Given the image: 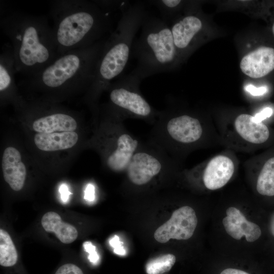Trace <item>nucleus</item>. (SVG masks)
Masks as SVG:
<instances>
[{
  "label": "nucleus",
  "mask_w": 274,
  "mask_h": 274,
  "mask_svg": "<svg viewBox=\"0 0 274 274\" xmlns=\"http://www.w3.org/2000/svg\"><path fill=\"white\" fill-rule=\"evenodd\" d=\"M0 26L10 41L16 74L32 77L59 56L52 28L45 16L1 5Z\"/></svg>",
  "instance_id": "nucleus-1"
},
{
  "label": "nucleus",
  "mask_w": 274,
  "mask_h": 274,
  "mask_svg": "<svg viewBox=\"0 0 274 274\" xmlns=\"http://www.w3.org/2000/svg\"><path fill=\"white\" fill-rule=\"evenodd\" d=\"M50 7L59 56L95 44L110 30V17L95 1H54Z\"/></svg>",
  "instance_id": "nucleus-2"
},
{
  "label": "nucleus",
  "mask_w": 274,
  "mask_h": 274,
  "mask_svg": "<svg viewBox=\"0 0 274 274\" xmlns=\"http://www.w3.org/2000/svg\"><path fill=\"white\" fill-rule=\"evenodd\" d=\"M121 11L117 27L106 39L98 59L92 82L88 89L92 104L125 68L135 36L147 13L143 3L127 5Z\"/></svg>",
  "instance_id": "nucleus-3"
},
{
  "label": "nucleus",
  "mask_w": 274,
  "mask_h": 274,
  "mask_svg": "<svg viewBox=\"0 0 274 274\" xmlns=\"http://www.w3.org/2000/svg\"><path fill=\"white\" fill-rule=\"evenodd\" d=\"M107 38L90 47L59 55L40 72L27 78L29 84L45 92L59 94L88 89Z\"/></svg>",
  "instance_id": "nucleus-4"
},
{
  "label": "nucleus",
  "mask_w": 274,
  "mask_h": 274,
  "mask_svg": "<svg viewBox=\"0 0 274 274\" xmlns=\"http://www.w3.org/2000/svg\"><path fill=\"white\" fill-rule=\"evenodd\" d=\"M141 27L140 36L133 45L138 62L131 73L142 80L176 67L180 56L167 23L146 13Z\"/></svg>",
  "instance_id": "nucleus-5"
},
{
  "label": "nucleus",
  "mask_w": 274,
  "mask_h": 274,
  "mask_svg": "<svg viewBox=\"0 0 274 274\" xmlns=\"http://www.w3.org/2000/svg\"><path fill=\"white\" fill-rule=\"evenodd\" d=\"M203 133V126L198 118L186 113L176 114L167 109L160 111L149 141L171 156L179 148L197 144Z\"/></svg>",
  "instance_id": "nucleus-6"
},
{
  "label": "nucleus",
  "mask_w": 274,
  "mask_h": 274,
  "mask_svg": "<svg viewBox=\"0 0 274 274\" xmlns=\"http://www.w3.org/2000/svg\"><path fill=\"white\" fill-rule=\"evenodd\" d=\"M141 80L131 72L114 83L106 90L111 107L123 118L139 119L154 124L160 111L148 102L140 90Z\"/></svg>",
  "instance_id": "nucleus-7"
},
{
  "label": "nucleus",
  "mask_w": 274,
  "mask_h": 274,
  "mask_svg": "<svg viewBox=\"0 0 274 274\" xmlns=\"http://www.w3.org/2000/svg\"><path fill=\"white\" fill-rule=\"evenodd\" d=\"M172 166H174L172 157L148 141L142 143L124 172L132 185L143 186L149 184Z\"/></svg>",
  "instance_id": "nucleus-8"
},
{
  "label": "nucleus",
  "mask_w": 274,
  "mask_h": 274,
  "mask_svg": "<svg viewBox=\"0 0 274 274\" xmlns=\"http://www.w3.org/2000/svg\"><path fill=\"white\" fill-rule=\"evenodd\" d=\"M124 120L118 113L113 130L107 135L105 163L111 170L124 172L133 154L142 144L135 136L129 132L122 123Z\"/></svg>",
  "instance_id": "nucleus-9"
},
{
  "label": "nucleus",
  "mask_w": 274,
  "mask_h": 274,
  "mask_svg": "<svg viewBox=\"0 0 274 274\" xmlns=\"http://www.w3.org/2000/svg\"><path fill=\"white\" fill-rule=\"evenodd\" d=\"M197 225L195 211L191 207L183 206L175 210L169 219L156 230L154 237L161 243L171 238L186 240L193 235Z\"/></svg>",
  "instance_id": "nucleus-10"
},
{
  "label": "nucleus",
  "mask_w": 274,
  "mask_h": 274,
  "mask_svg": "<svg viewBox=\"0 0 274 274\" xmlns=\"http://www.w3.org/2000/svg\"><path fill=\"white\" fill-rule=\"evenodd\" d=\"M202 166V180L206 188L215 190L224 186L231 179L235 170V164L229 156L217 155Z\"/></svg>",
  "instance_id": "nucleus-11"
},
{
  "label": "nucleus",
  "mask_w": 274,
  "mask_h": 274,
  "mask_svg": "<svg viewBox=\"0 0 274 274\" xmlns=\"http://www.w3.org/2000/svg\"><path fill=\"white\" fill-rule=\"evenodd\" d=\"M202 27V21L194 15H187L173 22L170 28L180 57L192 48Z\"/></svg>",
  "instance_id": "nucleus-12"
},
{
  "label": "nucleus",
  "mask_w": 274,
  "mask_h": 274,
  "mask_svg": "<svg viewBox=\"0 0 274 274\" xmlns=\"http://www.w3.org/2000/svg\"><path fill=\"white\" fill-rule=\"evenodd\" d=\"M222 223L227 233L234 239L239 240L245 236L248 242L257 240L261 235L260 227L248 221L242 212L234 207H229Z\"/></svg>",
  "instance_id": "nucleus-13"
},
{
  "label": "nucleus",
  "mask_w": 274,
  "mask_h": 274,
  "mask_svg": "<svg viewBox=\"0 0 274 274\" xmlns=\"http://www.w3.org/2000/svg\"><path fill=\"white\" fill-rule=\"evenodd\" d=\"M239 66L242 72L252 78L265 76L274 70V49L260 47L244 56Z\"/></svg>",
  "instance_id": "nucleus-14"
},
{
  "label": "nucleus",
  "mask_w": 274,
  "mask_h": 274,
  "mask_svg": "<svg viewBox=\"0 0 274 274\" xmlns=\"http://www.w3.org/2000/svg\"><path fill=\"white\" fill-rule=\"evenodd\" d=\"M2 167L4 178L10 187L16 191L21 190L26 179V169L16 148L8 147L5 149Z\"/></svg>",
  "instance_id": "nucleus-15"
},
{
  "label": "nucleus",
  "mask_w": 274,
  "mask_h": 274,
  "mask_svg": "<svg viewBox=\"0 0 274 274\" xmlns=\"http://www.w3.org/2000/svg\"><path fill=\"white\" fill-rule=\"evenodd\" d=\"M233 127L238 135L250 144H262L269 136L267 126L262 122H257L254 116L248 114L238 115L234 120Z\"/></svg>",
  "instance_id": "nucleus-16"
},
{
  "label": "nucleus",
  "mask_w": 274,
  "mask_h": 274,
  "mask_svg": "<svg viewBox=\"0 0 274 274\" xmlns=\"http://www.w3.org/2000/svg\"><path fill=\"white\" fill-rule=\"evenodd\" d=\"M77 127L76 120L72 116L61 112L41 117L32 123L33 129L38 133L74 131Z\"/></svg>",
  "instance_id": "nucleus-17"
},
{
  "label": "nucleus",
  "mask_w": 274,
  "mask_h": 274,
  "mask_svg": "<svg viewBox=\"0 0 274 274\" xmlns=\"http://www.w3.org/2000/svg\"><path fill=\"white\" fill-rule=\"evenodd\" d=\"M78 139V134L74 131L38 133L34 136V142L42 151H56L72 148Z\"/></svg>",
  "instance_id": "nucleus-18"
},
{
  "label": "nucleus",
  "mask_w": 274,
  "mask_h": 274,
  "mask_svg": "<svg viewBox=\"0 0 274 274\" xmlns=\"http://www.w3.org/2000/svg\"><path fill=\"white\" fill-rule=\"evenodd\" d=\"M41 224L45 231L54 232L62 243H71L78 237L76 228L73 225L62 221L60 215L54 212H49L44 214Z\"/></svg>",
  "instance_id": "nucleus-19"
},
{
  "label": "nucleus",
  "mask_w": 274,
  "mask_h": 274,
  "mask_svg": "<svg viewBox=\"0 0 274 274\" xmlns=\"http://www.w3.org/2000/svg\"><path fill=\"white\" fill-rule=\"evenodd\" d=\"M256 190L262 195L274 196V157L262 166L257 178Z\"/></svg>",
  "instance_id": "nucleus-20"
},
{
  "label": "nucleus",
  "mask_w": 274,
  "mask_h": 274,
  "mask_svg": "<svg viewBox=\"0 0 274 274\" xmlns=\"http://www.w3.org/2000/svg\"><path fill=\"white\" fill-rule=\"evenodd\" d=\"M18 260L15 246L9 234L0 229V264L5 267L14 265Z\"/></svg>",
  "instance_id": "nucleus-21"
},
{
  "label": "nucleus",
  "mask_w": 274,
  "mask_h": 274,
  "mask_svg": "<svg viewBox=\"0 0 274 274\" xmlns=\"http://www.w3.org/2000/svg\"><path fill=\"white\" fill-rule=\"evenodd\" d=\"M176 257L172 254H165L150 260L146 265L147 274H162L168 271L176 262Z\"/></svg>",
  "instance_id": "nucleus-22"
},
{
  "label": "nucleus",
  "mask_w": 274,
  "mask_h": 274,
  "mask_svg": "<svg viewBox=\"0 0 274 274\" xmlns=\"http://www.w3.org/2000/svg\"><path fill=\"white\" fill-rule=\"evenodd\" d=\"M149 3L153 5L159 10L161 19L167 23L170 20L175 13L181 7L183 1L180 0H155L149 1Z\"/></svg>",
  "instance_id": "nucleus-23"
},
{
  "label": "nucleus",
  "mask_w": 274,
  "mask_h": 274,
  "mask_svg": "<svg viewBox=\"0 0 274 274\" xmlns=\"http://www.w3.org/2000/svg\"><path fill=\"white\" fill-rule=\"evenodd\" d=\"M55 274H84L82 270L77 265L67 263L61 266Z\"/></svg>",
  "instance_id": "nucleus-24"
},
{
  "label": "nucleus",
  "mask_w": 274,
  "mask_h": 274,
  "mask_svg": "<svg viewBox=\"0 0 274 274\" xmlns=\"http://www.w3.org/2000/svg\"><path fill=\"white\" fill-rule=\"evenodd\" d=\"M83 246L85 250L89 253L88 257L89 260L93 264L97 263L99 257L96 251V247L89 241L84 242Z\"/></svg>",
  "instance_id": "nucleus-25"
},
{
  "label": "nucleus",
  "mask_w": 274,
  "mask_h": 274,
  "mask_svg": "<svg viewBox=\"0 0 274 274\" xmlns=\"http://www.w3.org/2000/svg\"><path fill=\"white\" fill-rule=\"evenodd\" d=\"M245 89L253 96L263 95L267 91V89L266 87L261 86L260 87H256L251 84L247 85L245 87Z\"/></svg>",
  "instance_id": "nucleus-26"
},
{
  "label": "nucleus",
  "mask_w": 274,
  "mask_h": 274,
  "mask_svg": "<svg viewBox=\"0 0 274 274\" xmlns=\"http://www.w3.org/2000/svg\"><path fill=\"white\" fill-rule=\"evenodd\" d=\"M271 108L267 107L263 109L260 112L254 116L255 119L257 122H262L266 118L269 117L272 114Z\"/></svg>",
  "instance_id": "nucleus-27"
},
{
  "label": "nucleus",
  "mask_w": 274,
  "mask_h": 274,
  "mask_svg": "<svg viewBox=\"0 0 274 274\" xmlns=\"http://www.w3.org/2000/svg\"><path fill=\"white\" fill-rule=\"evenodd\" d=\"M84 199L92 201L95 199V188L94 186L91 184H88L85 189L84 192Z\"/></svg>",
  "instance_id": "nucleus-28"
},
{
  "label": "nucleus",
  "mask_w": 274,
  "mask_h": 274,
  "mask_svg": "<svg viewBox=\"0 0 274 274\" xmlns=\"http://www.w3.org/2000/svg\"><path fill=\"white\" fill-rule=\"evenodd\" d=\"M60 193L61 199L62 201H67L71 193L69 192L67 186L65 184H62L59 189Z\"/></svg>",
  "instance_id": "nucleus-29"
},
{
  "label": "nucleus",
  "mask_w": 274,
  "mask_h": 274,
  "mask_svg": "<svg viewBox=\"0 0 274 274\" xmlns=\"http://www.w3.org/2000/svg\"><path fill=\"white\" fill-rule=\"evenodd\" d=\"M220 274H249V273L235 268H228L223 270Z\"/></svg>",
  "instance_id": "nucleus-30"
},
{
  "label": "nucleus",
  "mask_w": 274,
  "mask_h": 274,
  "mask_svg": "<svg viewBox=\"0 0 274 274\" xmlns=\"http://www.w3.org/2000/svg\"><path fill=\"white\" fill-rule=\"evenodd\" d=\"M109 244L114 249L122 246V243L120 241L119 237L116 235L110 239Z\"/></svg>",
  "instance_id": "nucleus-31"
},
{
  "label": "nucleus",
  "mask_w": 274,
  "mask_h": 274,
  "mask_svg": "<svg viewBox=\"0 0 274 274\" xmlns=\"http://www.w3.org/2000/svg\"><path fill=\"white\" fill-rule=\"evenodd\" d=\"M115 253L119 255H124L126 254V251L123 246L114 249Z\"/></svg>",
  "instance_id": "nucleus-32"
},
{
  "label": "nucleus",
  "mask_w": 274,
  "mask_h": 274,
  "mask_svg": "<svg viewBox=\"0 0 274 274\" xmlns=\"http://www.w3.org/2000/svg\"><path fill=\"white\" fill-rule=\"evenodd\" d=\"M269 229L271 234L274 236V214L270 219Z\"/></svg>",
  "instance_id": "nucleus-33"
},
{
  "label": "nucleus",
  "mask_w": 274,
  "mask_h": 274,
  "mask_svg": "<svg viewBox=\"0 0 274 274\" xmlns=\"http://www.w3.org/2000/svg\"><path fill=\"white\" fill-rule=\"evenodd\" d=\"M272 30L273 34L274 35V23H273V24L272 25Z\"/></svg>",
  "instance_id": "nucleus-34"
}]
</instances>
